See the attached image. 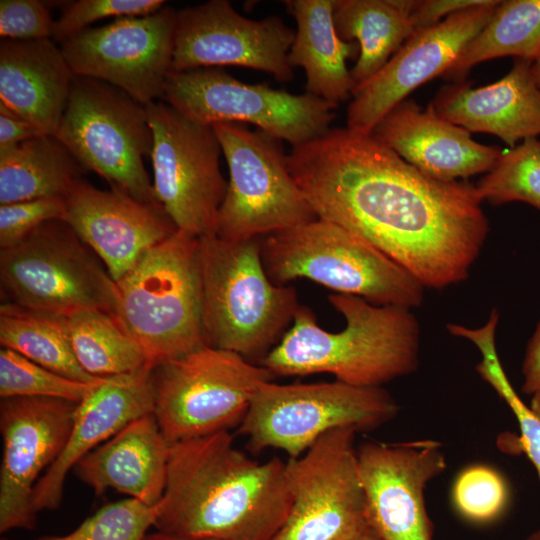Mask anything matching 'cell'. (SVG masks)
<instances>
[{
	"label": "cell",
	"mask_w": 540,
	"mask_h": 540,
	"mask_svg": "<svg viewBox=\"0 0 540 540\" xmlns=\"http://www.w3.org/2000/svg\"><path fill=\"white\" fill-rule=\"evenodd\" d=\"M287 165L317 218L359 235L424 287L469 276L489 232L475 185L429 177L347 128L292 147Z\"/></svg>",
	"instance_id": "cell-1"
},
{
	"label": "cell",
	"mask_w": 540,
	"mask_h": 540,
	"mask_svg": "<svg viewBox=\"0 0 540 540\" xmlns=\"http://www.w3.org/2000/svg\"><path fill=\"white\" fill-rule=\"evenodd\" d=\"M290 507L286 463L250 458L224 431L170 445L154 527L192 540H273Z\"/></svg>",
	"instance_id": "cell-2"
},
{
	"label": "cell",
	"mask_w": 540,
	"mask_h": 540,
	"mask_svg": "<svg viewBox=\"0 0 540 540\" xmlns=\"http://www.w3.org/2000/svg\"><path fill=\"white\" fill-rule=\"evenodd\" d=\"M328 301L346 320L342 331L322 329L312 310L299 305L291 328L260 365L274 377L329 373L356 387H382L417 370L420 328L409 308L339 293Z\"/></svg>",
	"instance_id": "cell-3"
},
{
	"label": "cell",
	"mask_w": 540,
	"mask_h": 540,
	"mask_svg": "<svg viewBox=\"0 0 540 540\" xmlns=\"http://www.w3.org/2000/svg\"><path fill=\"white\" fill-rule=\"evenodd\" d=\"M206 345L261 360L285 333L300 305L292 286L268 277L261 238H199ZM277 344V343H276Z\"/></svg>",
	"instance_id": "cell-4"
},
{
	"label": "cell",
	"mask_w": 540,
	"mask_h": 540,
	"mask_svg": "<svg viewBox=\"0 0 540 540\" xmlns=\"http://www.w3.org/2000/svg\"><path fill=\"white\" fill-rule=\"evenodd\" d=\"M115 317L158 364L206 345L199 238L177 230L117 283Z\"/></svg>",
	"instance_id": "cell-5"
},
{
	"label": "cell",
	"mask_w": 540,
	"mask_h": 540,
	"mask_svg": "<svg viewBox=\"0 0 540 540\" xmlns=\"http://www.w3.org/2000/svg\"><path fill=\"white\" fill-rule=\"evenodd\" d=\"M261 257L270 280L286 285L310 279L339 294L375 305L418 307L424 286L354 232L322 219L261 237Z\"/></svg>",
	"instance_id": "cell-6"
},
{
	"label": "cell",
	"mask_w": 540,
	"mask_h": 540,
	"mask_svg": "<svg viewBox=\"0 0 540 540\" xmlns=\"http://www.w3.org/2000/svg\"><path fill=\"white\" fill-rule=\"evenodd\" d=\"M274 378L237 353L205 345L153 368V415L170 445L229 431Z\"/></svg>",
	"instance_id": "cell-7"
},
{
	"label": "cell",
	"mask_w": 540,
	"mask_h": 540,
	"mask_svg": "<svg viewBox=\"0 0 540 540\" xmlns=\"http://www.w3.org/2000/svg\"><path fill=\"white\" fill-rule=\"evenodd\" d=\"M103 266L65 221L50 220L0 251L2 302L65 317L87 310L114 316L117 284Z\"/></svg>",
	"instance_id": "cell-8"
},
{
	"label": "cell",
	"mask_w": 540,
	"mask_h": 540,
	"mask_svg": "<svg viewBox=\"0 0 540 540\" xmlns=\"http://www.w3.org/2000/svg\"><path fill=\"white\" fill-rule=\"evenodd\" d=\"M399 405L383 387H356L335 380L313 384L263 383L238 427L252 450L274 448L289 459L304 454L338 428L358 432L393 420Z\"/></svg>",
	"instance_id": "cell-9"
},
{
	"label": "cell",
	"mask_w": 540,
	"mask_h": 540,
	"mask_svg": "<svg viewBox=\"0 0 540 540\" xmlns=\"http://www.w3.org/2000/svg\"><path fill=\"white\" fill-rule=\"evenodd\" d=\"M55 136L112 189L144 203H158L144 166L153 147L147 109L122 90L74 76Z\"/></svg>",
	"instance_id": "cell-10"
},
{
	"label": "cell",
	"mask_w": 540,
	"mask_h": 540,
	"mask_svg": "<svg viewBox=\"0 0 540 540\" xmlns=\"http://www.w3.org/2000/svg\"><path fill=\"white\" fill-rule=\"evenodd\" d=\"M229 168L216 235L261 238L317 219L292 177L281 140L241 123L212 125Z\"/></svg>",
	"instance_id": "cell-11"
},
{
	"label": "cell",
	"mask_w": 540,
	"mask_h": 540,
	"mask_svg": "<svg viewBox=\"0 0 540 540\" xmlns=\"http://www.w3.org/2000/svg\"><path fill=\"white\" fill-rule=\"evenodd\" d=\"M161 99L194 122L253 124L292 147L325 134L338 107L308 92L244 83L217 67L171 70Z\"/></svg>",
	"instance_id": "cell-12"
},
{
	"label": "cell",
	"mask_w": 540,
	"mask_h": 540,
	"mask_svg": "<svg viewBox=\"0 0 540 540\" xmlns=\"http://www.w3.org/2000/svg\"><path fill=\"white\" fill-rule=\"evenodd\" d=\"M356 433L329 431L286 462L291 507L273 540H355L370 527Z\"/></svg>",
	"instance_id": "cell-13"
},
{
	"label": "cell",
	"mask_w": 540,
	"mask_h": 540,
	"mask_svg": "<svg viewBox=\"0 0 540 540\" xmlns=\"http://www.w3.org/2000/svg\"><path fill=\"white\" fill-rule=\"evenodd\" d=\"M146 109L157 202L178 230L198 238L215 235L228 182L220 171L222 149L213 127L186 118L165 102Z\"/></svg>",
	"instance_id": "cell-14"
},
{
	"label": "cell",
	"mask_w": 540,
	"mask_h": 540,
	"mask_svg": "<svg viewBox=\"0 0 540 540\" xmlns=\"http://www.w3.org/2000/svg\"><path fill=\"white\" fill-rule=\"evenodd\" d=\"M177 11L165 5L144 16L116 18L61 43L75 76L106 82L148 106L162 97L172 70Z\"/></svg>",
	"instance_id": "cell-15"
},
{
	"label": "cell",
	"mask_w": 540,
	"mask_h": 540,
	"mask_svg": "<svg viewBox=\"0 0 540 540\" xmlns=\"http://www.w3.org/2000/svg\"><path fill=\"white\" fill-rule=\"evenodd\" d=\"M78 403L47 397L1 398L0 532L32 530L35 486L69 438Z\"/></svg>",
	"instance_id": "cell-16"
},
{
	"label": "cell",
	"mask_w": 540,
	"mask_h": 540,
	"mask_svg": "<svg viewBox=\"0 0 540 540\" xmlns=\"http://www.w3.org/2000/svg\"><path fill=\"white\" fill-rule=\"evenodd\" d=\"M294 38L280 17L253 20L227 0H210L177 11L172 70L234 65L288 82L294 78L288 62Z\"/></svg>",
	"instance_id": "cell-17"
},
{
	"label": "cell",
	"mask_w": 540,
	"mask_h": 540,
	"mask_svg": "<svg viewBox=\"0 0 540 540\" xmlns=\"http://www.w3.org/2000/svg\"><path fill=\"white\" fill-rule=\"evenodd\" d=\"M499 2L490 0L413 32L382 69L353 90L346 128L371 135L378 122L413 90L443 76L489 22Z\"/></svg>",
	"instance_id": "cell-18"
},
{
	"label": "cell",
	"mask_w": 540,
	"mask_h": 540,
	"mask_svg": "<svg viewBox=\"0 0 540 540\" xmlns=\"http://www.w3.org/2000/svg\"><path fill=\"white\" fill-rule=\"evenodd\" d=\"M357 456L370 528L381 540H432L424 491L446 469L441 443L366 442Z\"/></svg>",
	"instance_id": "cell-19"
},
{
	"label": "cell",
	"mask_w": 540,
	"mask_h": 540,
	"mask_svg": "<svg viewBox=\"0 0 540 540\" xmlns=\"http://www.w3.org/2000/svg\"><path fill=\"white\" fill-rule=\"evenodd\" d=\"M117 283L153 247L178 229L159 203L100 190L81 180L65 197L64 219Z\"/></svg>",
	"instance_id": "cell-20"
},
{
	"label": "cell",
	"mask_w": 540,
	"mask_h": 540,
	"mask_svg": "<svg viewBox=\"0 0 540 540\" xmlns=\"http://www.w3.org/2000/svg\"><path fill=\"white\" fill-rule=\"evenodd\" d=\"M153 367L106 377L77 405L67 443L56 461L38 480L33 496L35 509H57L62 502L68 473L89 452L131 421L153 414Z\"/></svg>",
	"instance_id": "cell-21"
},
{
	"label": "cell",
	"mask_w": 540,
	"mask_h": 540,
	"mask_svg": "<svg viewBox=\"0 0 540 540\" xmlns=\"http://www.w3.org/2000/svg\"><path fill=\"white\" fill-rule=\"evenodd\" d=\"M371 135L425 175L458 181L491 171L504 149L476 142L471 133L412 99L394 106Z\"/></svg>",
	"instance_id": "cell-22"
},
{
	"label": "cell",
	"mask_w": 540,
	"mask_h": 540,
	"mask_svg": "<svg viewBox=\"0 0 540 540\" xmlns=\"http://www.w3.org/2000/svg\"><path fill=\"white\" fill-rule=\"evenodd\" d=\"M532 62L516 59L498 81L473 88L469 81L443 86L430 101L443 119L470 133H487L513 148L518 141L540 136V90Z\"/></svg>",
	"instance_id": "cell-23"
},
{
	"label": "cell",
	"mask_w": 540,
	"mask_h": 540,
	"mask_svg": "<svg viewBox=\"0 0 540 540\" xmlns=\"http://www.w3.org/2000/svg\"><path fill=\"white\" fill-rule=\"evenodd\" d=\"M169 453L170 444L148 414L85 455L73 471L97 495L115 490L153 506L165 493Z\"/></svg>",
	"instance_id": "cell-24"
},
{
	"label": "cell",
	"mask_w": 540,
	"mask_h": 540,
	"mask_svg": "<svg viewBox=\"0 0 540 540\" xmlns=\"http://www.w3.org/2000/svg\"><path fill=\"white\" fill-rule=\"evenodd\" d=\"M74 74L52 39L0 44V103L43 134L56 135Z\"/></svg>",
	"instance_id": "cell-25"
},
{
	"label": "cell",
	"mask_w": 540,
	"mask_h": 540,
	"mask_svg": "<svg viewBox=\"0 0 540 540\" xmlns=\"http://www.w3.org/2000/svg\"><path fill=\"white\" fill-rule=\"evenodd\" d=\"M295 18V38L288 52L292 68L302 67L308 93L339 105L352 97L355 83L346 59L359 52L356 42L343 41L333 20L334 0L283 1Z\"/></svg>",
	"instance_id": "cell-26"
},
{
	"label": "cell",
	"mask_w": 540,
	"mask_h": 540,
	"mask_svg": "<svg viewBox=\"0 0 540 540\" xmlns=\"http://www.w3.org/2000/svg\"><path fill=\"white\" fill-rule=\"evenodd\" d=\"M86 171L55 135L0 149V204L65 198Z\"/></svg>",
	"instance_id": "cell-27"
},
{
	"label": "cell",
	"mask_w": 540,
	"mask_h": 540,
	"mask_svg": "<svg viewBox=\"0 0 540 540\" xmlns=\"http://www.w3.org/2000/svg\"><path fill=\"white\" fill-rule=\"evenodd\" d=\"M411 5L412 0H334L337 34L359 46L350 70L355 88L382 69L413 34Z\"/></svg>",
	"instance_id": "cell-28"
},
{
	"label": "cell",
	"mask_w": 540,
	"mask_h": 540,
	"mask_svg": "<svg viewBox=\"0 0 540 540\" xmlns=\"http://www.w3.org/2000/svg\"><path fill=\"white\" fill-rule=\"evenodd\" d=\"M0 343L2 347L68 378L82 382L101 379L88 374L77 361L65 316L2 302Z\"/></svg>",
	"instance_id": "cell-29"
},
{
	"label": "cell",
	"mask_w": 540,
	"mask_h": 540,
	"mask_svg": "<svg viewBox=\"0 0 540 540\" xmlns=\"http://www.w3.org/2000/svg\"><path fill=\"white\" fill-rule=\"evenodd\" d=\"M539 54L540 0L500 1L489 22L443 76L460 82L481 62L505 56L533 62Z\"/></svg>",
	"instance_id": "cell-30"
},
{
	"label": "cell",
	"mask_w": 540,
	"mask_h": 540,
	"mask_svg": "<svg viewBox=\"0 0 540 540\" xmlns=\"http://www.w3.org/2000/svg\"><path fill=\"white\" fill-rule=\"evenodd\" d=\"M67 320L74 355L88 374L98 378L130 374L147 364L141 347L113 315L87 310Z\"/></svg>",
	"instance_id": "cell-31"
},
{
	"label": "cell",
	"mask_w": 540,
	"mask_h": 540,
	"mask_svg": "<svg viewBox=\"0 0 540 540\" xmlns=\"http://www.w3.org/2000/svg\"><path fill=\"white\" fill-rule=\"evenodd\" d=\"M498 320V312L494 309L487 323L480 328L449 324L447 329L454 336L470 340L480 351L482 359L476 370L513 412L521 433L522 449L540 479V417L520 399L502 367L495 341Z\"/></svg>",
	"instance_id": "cell-32"
},
{
	"label": "cell",
	"mask_w": 540,
	"mask_h": 540,
	"mask_svg": "<svg viewBox=\"0 0 540 540\" xmlns=\"http://www.w3.org/2000/svg\"><path fill=\"white\" fill-rule=\"evenodd\" d=\"M475 188L482 202L497 206L520 201L540 210V139L528 138L504 149Z\"/></svg>",
	"instance_id": "cell-33"
},
{
	"label": "cell",
	"mask_w": 540,
	"mask_h": 540,
	"mask_svg": "<svg viewBox=\"0 0 540 540\" xmlns=\"http://www.w3.org/2000/svg\"><path fill=\"white\" fill-rule=\"evenodd\" d=\"M103 380L77 381L49 370L11 349L2 347L0 350L1 398L47 397L80 403Z\"/></svg>",
	"instance_id": "cell-34"
},
{
	"label": "cell",
	"mask_w": 540,
	"mask_h": 540,
	"mask_svg": "<svg viewBox=\"0 0 540 540\" xmlns=\"http://www.w3.org/2000/svg\"><path fill=\"white\" fill-rule=\"evenodd\" d=\"M161 509V501L148 505L133 498L108 503L64 535H43L34 540H145Z\"/></svg>",
	"instance_id": "cell-35"
},
{
	"label": "cell",
	"mask_w": 540,
	"mask_h": 540,
	"mask_svg": "<svg viewBox=\"0 0 540 540\" xmlns=\"http://www.w3.org/2000/svg\"><path fill=\"white\" fill-rule=\"evenodd\" d=\"M509 500L506 480L494 468L474 464L455 478L452 501L456 511L475 523H488L504 512Z\"/></svg>",
	"instance_id": "cell-36"
},
{
	"label": "cell",
	"mask_w": 540,
	"mask_h": 540,
	"mask_svg": "<svg viewBox=\"0 0 540 540\" xmlns=\"http://www.w3.org/2000/svg\"><path fill=\"white\" fill-rule=\"evenodd\" d=\"M165 6L163 0H77L62 7L55 21L52 39L60 44L108 17H132L152 14Z\"/></svg>",
	"instance_id": "cell-37"
},
{
	"label": "cell",
	"mask_w": 540,
	"mask_h": 540,
	"mask_svg": "<svg viewBox=\"0 0 540 540\" xmlns=\"http://www.w3.org/2000/svg\"><path fill=\"white\" fill-rule=\"evenodd\" d=\"M65 198H42L0 204V248L8 249L39 226L55 219H64Z\"/></svg>",
	"instance_id": "cell-38"
},
{
	"label": "cell",
	"mask_w": 540,
	"mask_h": 540,
	"mask_svg": "<svg viewBox=\"0 0 540 540\" xmlns=\"http://www.w3.org/2000/svg\"><path fill=\"white\" fill-rule=\"evenodd\" d=\"M55 21L48 4L39 0H1L0 35L4 39H52Z\"/></svg>",
	"instance_id": "cell-39"
},
{
	"label": "cell",
	"mask_w": 540,
	"mask_h": 540,
	"mask_svg": "<svg viewBox=\"0 0 540 540\" xmlns=\"http://www.w3.org/2000/svg\"><path fill=\"white\" fill-rule=\"evenodd\" d=\"M490 0H412L410 21L414 32L440 23L445 18L487 4Z\"/></svg>",
	"instance_id": "cell-40"
},
{
	"label": "cell",
	"mask_w": 540,
	"mask_h": 540,
	"mask_svg": "<svg viewBox=\"0 0 540 540\" xmlns=\"http://www.w3.org/2000/svg\"><path fill=\"white\" fill-rule=\"evenodd\" d=\"M44 135L30 122L0 103V149Z\"/></svg>",
	"instance_id": "cell-41"
},
{
	"label": "cell",
	"mask_w": 540,
	"mask_h": 540,
	"mask_svg": "<svg viewBox=\"0 0 540 540\" xmlns=\"http://www.w3.org/2000/svg\"><path fill=\"white\" fill-rule=\"evenodd\" d=\"M522 375V392L532 396L540 389V322L527 344Z\"/></svg>",
	"instance_id": "cell-42"
},
{
	"label": "cell",
	"mask_w": 540,
	"mask_h": 540,
	"mask_svg": "<svg viewBox=\"0 0 540 540\" xmlns=\"http://www.w3.org/2000/svg\"><path fill=\"white\" fill-rule=\"evenodd\" d=\"M145 540H192V539L174 537V536L156 531L154 533L147 534Z\"/></svg>",
	"instance_id": "cell-43"
},
{
	"label": "cell",
	"mask_w": 540,
	"mask_h": 540,
	"mask_svg": "<svg viewBox=\"0 0 540 540\" xmlns=\"http://www.w3.org/2000/svg\"><path fill=\"white\" fill-rule=\"evenodd\" d=\"M531 71L536 85L540 90V54L531 64Z\"/></svg>",
	"instance_id": "cell-44"
},
{
	"label": "cell",
	"mask_w": 540,
	"mask_h": 540,
	"mask_svg": "<svg viewBox=\"0 0 540 540\" xmlns=\"http://www.w3.org/2000/svg\"><path fill=\"white\" fill-rule=\"evenodd\" d=\"M529 407L540 417V389L532 395Z\"/></svg>",
	"instance_id": "cell-45"
},
{
	"label": "cell",
	"mask_w": 540,
	"mask_h": 540,
	"mask_svg": "<svg viewBox=\"0 0 540 540\" xmlns=\"http://www.w3.org/2000/svg\"><path fill=\"white\" fill-rule=\"evenodd\" d=\"M355 540H381L379 536L373 531L372 528L366 529L358 538Z\"/></svg>",
	"instance_id": "cell-46"
},
{
	"label": "cell",
	"mask_w": 540,
	"mask_h": 540,
	"mask_svg": "<svg viewBox=\"0 0 540 540\" xmlns=\"http://www.w3.org/2000/svg\"><path fill=\"white\" fill-rule=\"evenodd\" d=\"M526 540H540V528L533 531Z\"/></svg>",
	"instance_id": "cell-47"
},
{
	"label": "cell",
	"mask_w": 540,
	"mask_h": 540,
	"mask_svg": "<svg viewBox=\"0 0 540 540\" xmlns=\"http://www.w3.org/2000/svg\"><path fill=\"white\" fill-rule=\"evenodd\" d=\"M2 540H7V539H2Z\"/></svg>",
	"instance_id": "cell-48"
}]
</instances>
